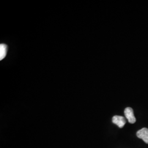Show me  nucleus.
<instances>
[{"label":"nucleus","instance_id":"f257e3e1","mask_svg":"<svg viewBox=\"0 0 148 148\" xmlns=\"http://www.w3.org/2000/svg\"><path fill=\"white\" fill-rule=\"evenodd\" d=\"M125 115L130 123H134L136 121V119L134 115V112L132 109L130 107L126 108L125 110Z\"/></svg>","mask_w":148,"mask_h":148},{"label":"nucleus","instance_id":"20e7f679","mask_svg":"<svg viewBox=\"0 0 148 148\" xmlns=\"http://www.w3.org/2000/svg\"><path fill=\"white\" fill-rule=\"evenodd\" d=\"M7 46L5 44L0 45V60H2L3 59L5 58L7 52Z\"/></svg>","mask_w":148,"mask_h":148},{"label":"nucleus","instance_id":"f03ea898","mask_svg":"<svg viewBox=\"0 0 148 148\" xmlns=\"http://www.w3.org/2000/svg\"><path fill=\"white\" fill-rule=\"evenodd\" d=\"M112 121L120 128H123L126 123V120L124 117L118 116V115H115L113 117Z\"/></svg>","mask_w":148,"mask_h":148},{"label":"nucleus","instance_id":"7ed1b4c3","mask_svg":"<svg viewBox=\"0 0 148 148\" xmlns=\"http://www.w3.org/2000/svg\"><path fill=\"white\" fill-rule=\"evenodd\" d=\"M138 138L142 139L147 144H148V129L147 128H143L139 130L137 132Z\"/></svg>","mask_w":148,"mask_h":148}]
</instances>
